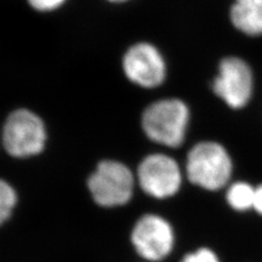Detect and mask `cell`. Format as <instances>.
Returning <instances> with one entry per match:
<instances>
[{
    "instance_id": "6da1fadb",
    "label": "cell",
    "mask_w": 262,
    "mask_h": 262,
    "mask_svg": "<svg viewBox=\"0 0 262 262\" xmlns=\"http://www.w3.org/2000/svg\"><path fill=\"white\" fill-rule=\"evenodd\" d=\"M190 119L188 105L180 98L169 97L153 102L144 110L141 125L152 141L177 147L185 140Z\"/></svg>"
},
{
    "instance_id": "7a4b0ae2",
    "label": "cell",
    "mask_w": 262,
    "mask_h": 262,
    "mask_svg": "<svg viewBox=\"0 0 262 262\" xmlns=\"http://www.w3.org/2000/svg\"><path fill=\"white\" fill-rule=\"evenodd\" d=\"M233 163L223 145L214 141L195 144L187 157V176L207 190L223 188L231 179Z\"/></svg>"
},
{
    "instance_id": "3957f363",
    "label": "cell",
    "mask_w": 262,
    "mask_h": 262,
    "mask_svg": "<svg viewBox=\"0 0 262 262\" xmlns=\"http://www.w3.org/2000/svg\"><path fill=\"white\" fill-rule=\"evenodd\" d=\"M46 128L37 114L27 108L15 110L8 115L3 129L6 151L14 158H29L43 151Z\"/></svg>"
},
{
    "instance_id": "277c9868",
    "label": "cell",
    "mask_w": 262,
    "mask_h": 262,
    "mask_svg": "<svg viewBox=\"0 0 262 262\" xmlns=\"http://www.w3.org/2000/svg\"><path fill=\"white\" fill-rule=\"evenodd\" d=\"M212 91L228 107L241 110L250 101L253 75L250 66L239 57H225L219 63L217 75L212 81Z\"/></svg>"
},
{
    "instance_id": "5b68a950",
    "label": "cell",
    "mask_w": 262,
    "mask_h": 262,
    "mask_svg": "<svg viewBox=\"0 0 262 262\" xmlns=\"http://www.w3.org/2000/svg\"><path fill=\"white\" fill-rule=\"evenodd\" d=\"M88 186L94 201L100 206H121L133 195L134 176L124 164L103 161L89 178Z\"/></svg>"
},
{
    "instance_id": "8992f818",
    "label": "cell",
    "mask_w": 262,
    "mask_h": 262,
    "mask_svg": "<svg viewBox=\"0 0 262 262\" xmlns=\"http://www.w3.org/2000/svg\"><path fill=\"white\" fill-rule=\"evenodd\" d=\"M121 64L125 77L143 89L162 85L167 76L165 58L160 49L149 42L131 45L124 54Z\"/></svg>"
},
{
    "instance_id": "52a82bcc",
    "label": "cell",
    "mask_w": 262,
    "mask_h": 262,
    "mask_svg": "<svg viewBox=\"0 0 262 262\" xmlns=\"http://www.w3.org/2000/svg\"><path fill=\"white\" fill-rule=\"evenodd\" d=\"M138 178L145 193L160 199L175 194L182 184L178 164L164 154L146 157L139 165Z\"/></svg>"
},
{
    "instance_id": "ba28073f",
    "label": "cell",
    "mask_w": 262,
    "mask_h": 262,
    "mask_svg": "<svg viewBox=\"0 0 262 262\" xmlns=\"http://www.w3.org/2000/svg\"><path fill=\"white\" fill-rule=\"evenodd\" d=\"M131 241L140 256L147 260H161L170 252L174 233L165 220L158 215H145L138 221Z\"/></svg>"
},
{
    "instance_id": "9c48e42d",
    "label": "cell",
    "mask_w": 262,
    "mask_h": 262,
    "mask_svg": "<svg viewBox=\"0 0 262 262\" xmlns=\"http://www.w3.org/2000/svg\"><path fill=\"white\" fill-rule=\"evenodd\" d=\"M229 18L234 28L244 34L262 35V0H235Z\"/></svg>"
},
{
    "instance_id": "30bf717a",
    "label": "cell",
    "mask_w": 262,
    "mask_h": 262,
    "mask_svg": "<svg viewBox=\"0 0 262 262\" xmlns=\"http://www.w3.org/2000/svg\"><path fill=\"white\" fill-rule=\"evenodd\" d=\"M255 190L256 188H253L248 183H235L228 188L226 200L229 206L237 211H247L253 209Z\"/></svg>"
},
{
    "instance_id": "8fae6325",
    "label": "cell",
    "mask_w": 262,
    "mask_h": 262,
    "mask_svg": "<svg viewBox=\"0 0 262 262\" xmlns=\"http://www.w3.org/2000/svg\"><path fill=\"white\" fill-rule=\"evenodd\" d=\"M15 203L16 194L13 188L6 182H2L0 184V221L2 223L10 216Z\"/></svg>"
},
{
    "instance_id": "7c38bea8",
    "label": "cell",
    "mask_w": 262,
    "mask_h": 262,
    "mask_svg": "<svg viewBox=\"0 0 262 262\" xmlns=\"http://www.w3.org/2000/svg\"><path fill=\"white\" fill-rule=\"evenodd\" d=\"M67 0H28L32 9L38 12H52L61 8Z\"/></svg>"
},
{
    "instance_id": "4fadbf2b",
    "label": "cell",
    "mask_w": 262,
    "mask_h": 262,
    "mask_svg": "<svg viewBox=\"0 0 262 262\" xmlns=\"http://www.w3.org/2000/svg\"><path fill=\"white\" fill-rule=\"evenodd\" d=\"M182 262H220V260L212 250L201 248L187 255Z\"/></svg>"
},
{
    "instance_id": "5bb4252c",
    "label": "cell",
    "mask_w": 262,
    "mask_h": 262,
    "mask_svg": "<svg viewBox=\"0 0 262 262\" xmlns=\"http://www.w3.org/2000/svg\"><path fill=\"white\" fill-rule=\"evenodd\" d=\"M253 210L262 215V185L256 187L255 200H253Z\"/></svg>"
},
{
    "instance_id": "9a60e30c",
    "label": "cell",
    "mask_w": 262,
    "mask_h": 262,
    "mask_svg": "<svg viewBox=\"0 0 262 262\" xmlns=\"http://www.w3.org/2000/svg\"><path fill=\"white\" fill-rule=\"evenodd\" d=\"M107 2H110V3H113V4H122V3L129 2V0H107Z\"/></svg>"
}]
</instances>
